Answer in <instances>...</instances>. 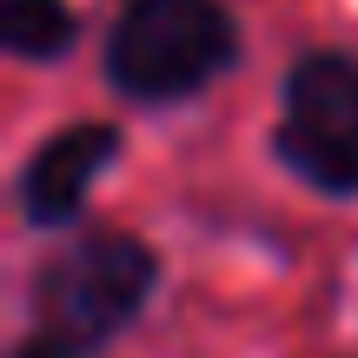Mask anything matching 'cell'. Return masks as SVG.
Here are the masks:
<instances>
[{"instance_id": "cell-1", "label": "cell", "mask_w": 358, "mask_h": 358, "mask_svg": "<svg viewBox=\"0 0 358 358\" xmlns=\"http://www.w3.org/2000/svg\"><path fill=\"white\" fill-rule=\"evenodd\" d=\"M232 47L219 0H127L106 34V73L127 100H186L232 66Z\"/></svg>"}, {"instance_id": "cell-2", "label": "cell", "mask_w": 358, "mask_h": 358, "mask_svg": "<svg viewBox=\"0 0 358 358\" xmlns=\"http://www.w3.org/2000/svg\"><path fill=\"white\" fill-rule=\"evenodd\" d=\"M153 252L127 232H93L80 239L73 252H60L34 285V306H40V325L47 338L87 352V345H106L120 325L140 312V299L153 292Z\"/></svg>"}, {"instance_id": "cell-3", "label": "cell", "mask_w": 358, "mask_h": 358, "mask_svg": "<svg viewBox=\"0 0 358 358\" xmlns=\"http://www.w3.org/2000/svg\"><path fill=\"white\" fill-rule=\"evenodd\" d=\"M279 159L319 192H358V60L306 53L285 80Z\"/></svg>"}, {"instance_id": "cell-4", "label": "cell", "mask_w": 358, "mask_h": 358, "mask_svg": "<svg viewBox=\"0 0 358 358\" xmlns=\"http://www.w3.org/2000/svg\"><path fill=\"white\" fill-rule=\"evenodd\" d=\"M113 153H120V133L113 127H66V133H53V140L34 153V166L20 173L27 219H34V226L73 219L80 199H87V186L113 166Z\"/></svg>"}, {"instance_id": "cell-5", "label": "cell", "mask_w": 358, "mask_h": 358, "mask_svg": "<svg viewBox=\"0 0 358 358\" xmlns=\"http://www.w3.org/2000/svg\"><path fill=\"white\" fill-rule=\"evenodd\" d=\"M0 34L20 60H53L73 40V7L66 0H0Z\"/></svg>"}, {"instance_id": "cell-6", "label": "cell", "mask_w": 358, "mask_h": 358, "mask_svg": "<svg viewBox=\"0 0 358 358\" xmlns=\"http://www.w3.org/2000/svg\"><path fill=\"white\" fill-rule=\"evenodd\" d=\"M66 352H73V345H60V338H34V345H20L13 358H66Z\"/></svg>"}]
</instances>
